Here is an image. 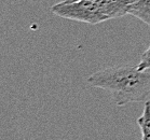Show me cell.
<instances>
[{
    "label": "cell",
    "mask_w": 150,
    "mask_h": 140,
    "mask_svg": "<svg viewBox=\"0 0 150 140\" xmlns=\"http://www.w3.org/2000/svg\"><path fill=\"white\" fill-rule=\"evenodd\" d=\"M86 81L107 91L117 106L147 101L150 97V70H139L137 66L109 67L92 73Z\"/></svg>",
    "instance_id": "6da1fadb"
},
{
    "label": "cell",
    "mask_w": 150,
    "mask_h": 140,
    "mask_svg": "<svg viewBox=\"0 0 150 140\" xmlns=\"http://www.w3.org/2000/svg\"><path fill=\"white\" fill-rule=\"evenodd\" d=\"M129 0H76L62 1L52 7V13L85 24H100L127 14Z\"/></svg>",
    "instance_id": "7a4b0ae2"
},
{
    "label": "cell",
    "mask_w": 150,
    "mask_h": 140,
    "mask_svg": "<svg viewBox=\"0 0 150 140\" xmlns=\"http://www.w3.org/2000/svg\"><path fill=\"white\" fill-rule=\"evenodd\" d=\"M127 14L137 17L150 26V0H130Z\"/></svg>",
    "instance_id": "3957f363"
},
{
    "label": "cell",
    "mask_w": 150,
    "mask_h": 140,
    "mask_svg": "<svg viewBox=\"0 0 150 140\" xmlns=\"http://www.w3.org/2000/svg\"><path fill=\"white\" fill-rule=\"evenodd\" d=\"M137 124L140 128L142 140H150V100L145 103L143 113L137 119Z\"/></svg>",
    "instance_id": "277c9868"
},
{
    "label": "cell",
    "mask_w": 150,
    "mask_h": 140,
    "mask_svg": "<svg viewBox=\"0 0 150 140\" xmlns=\"http://www.w3.org/2000/svg\"><path fill=\"white\" fill-rule=\"evenodd\" d=\"M137 68L139 70H150V45L142 55L140 62L137 65Z\"/></svg>",
    "instance_id": "5b68a950"
},
{
    "label": "cell",
    "mask_w": 150,
    "mask_h": 140,
    "mask_svg": "<svg viewBox=\"0 0 150 140\" xmlns=\"http://www.w3.org/2000/svg\"><path fill=\"white\" fill-rule=\"evenodd\" d=\"M65 2H72V1H76V0H64Z\"/></svg>",
    "instance_id": "8992f818"
}]
</instances>
